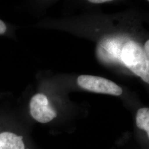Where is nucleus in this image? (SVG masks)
Returning <instances> with one entry per match:
<instances>
[{
	"mask_svg": "<svg viewBox=\"0 0 149 149\" xmlns=\"http://www.w3.org/2000/svg\"><path fill=\"white\" fill-rule=\"evenodd\" d=\"M136 125L139 128L143 129L149 136V109L148 108H143L139 110L136 114Z\"/></svg>",
	"mask_w": 149,
	"mask_h": 149,
	"instance_id": "nucleus-5",
	"label": "nucleus"
},
{
	"mask_svg": "<svg viewBox=\"0 0 149 149\" xmlns=\"http://www.w3.org/2000/svg\"><path fill=\"white\" fill-rule=\"evenodd\" d=\"M7 29V27L5 23L2 21L0 20V35L5 33Z\"/></svg>",
	"mask_w": 149,
	"mask_h": 149,
	"instance_id": "nucleus-6",
	"label": "nucleus"
},
{
	"mask_svg": "<svg viewBox=\"0 0 149 149\" xmlns=\"http://www.w3.org/2000/svg\"><path fill=\"white\" fill-rule=\"evenodd\" d=\"M144 49H145V52L146 54H147L148 56H149V40L146 41V42L145 43V47H144Z\"/></svg>",
	"mask_w": 149,
	"mask_h": 149,
	"instance_id": "nucleus-8",
	"label": "nucleus"
},
{
	"mask_svg": "<svg viewBox=\"0 0 149 149\" xmlns=\"http://www.w3.org/2000/svg\"><path fill=\"white\" fill-rule=\"evenodd\" d=\"M29 106L32 117L38 122H49L57 116L56 112L50 105L47 96L42 93L33 96Z\"/></svg>",
	"mask_w": 149,
	"mask_h": 149,
	"instance_id": "nucleus-3",
	"label": "nucleus"
},
{
	"mask_svg": "<svg viewBox=\"0 0 149 149\" xmlns=\"http://www.w3.org/2000/svg\"><path fill=\"white\" fill-rule=\"evenodd\" d=\"M88 1L91 3H105L111 1L110 0H90Z\"/></svg>",
	"mask_w": 149,
	"mask_h": 149,
	"instance_id": "nucleus-7",
	"label": "nucleus"
},
{
	"mask_svg": "<svg viewBox=\"0 0 149 149\" xmlns=\"http://www.w3.org/2000/svg\"><path fill=\"white\" fill-rule=\"evenodd\" d=\"M23 137L10 132L0 134V149H24Z\"/></svg>",
	"mask_w": 149,
	"mask_h": 149,
	"instance_id": "nucleus-4",
	"label": "nucleus"
},
{
	"mask_svg": "<svg viewBox=\"0 0 149 149\" xmlns=\"http://www.w3.org/2000/svg\"><path fill=\"white\" fill-rule=\"evenodd\" d=\"M149 57L142 47L133 41L126 43L121 53L124 64L148 84L149 83Z\"/></svg>",
	"mask_w": 149,
	"mask_h": 149,
	"instance_id": "nucleus-1",
	"label": "nucleus"
},
{
	"mask_svg": "<svg viewBox=\"0 0 149 149\" xmlns=\"http://www.w3.org/2000/svg\"><path fill=\"white\" fill-rule=\"evenodd\" d=\"M77 83L82 88L91 92L119 96L122 93V88L112 81L101 77L91 75H81Z\"/></svg>",
	"mask_w": 149,
	"mask_h": 149,
	"instance_id": "nucleus-2",
	"label": "nucleus"
}]
</instances>
